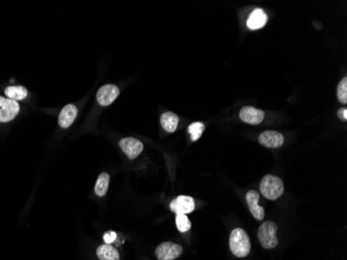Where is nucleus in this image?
I'll use <instances>...</instances> for the list:
<instances>
[{"label":"nucleus","instance_id":"f257e3e1","mask_svg":"<svg viewBox=\"0 0 347 260\" xmlns=\"http://www.w3.org/2000/svg\"><path fill=\"white\" fill-rule=\"evenodd\" d=\"M230 249L237 257H246L249 254L250 241L248 233L241 228H236L231 232Z\"/></svg>","mask_w":347,"mask_h":260},{"label":"nucleus","instance_id":"f03ea898","mask_svg":"<svg viewBox=\"0 0 347 260\" xmlns=\"http://www.w3.org/2000/svg\"><path fill=\"white\" fill-rule=\"evenodd\" d=\"M260 190L268 200H276L284 193V183L279 177L266 175L262 178L261 183H260Z\"/></svg>","mask_w":347,"mask_h":260},{"label":"nucleus","instance_id":"7ed1b4c3","mask_svg":"<svg viewBox=\"0 0 347 260\" xmlns=\"http://www.w3.org/2000/svg\"><path fill=\"white\" fill-rule=\"evenodd\" d=\"M277 226L271 221L264 222L259 228L258 238L264 249H273L279 244L276 237Z\"/></svg>","mask_w":347,"mask_h":260},{"label":"nucleus","instance_id":"20e7f679","mask_svg":"<svg viewBox=\"0 0 347 260\" xmlns=\"http://www.w3.org/2000/svg\"><path fill=\"white\" fill-rule=\"evenodd\" d=\"M182 253H183V248L170 241L162 242L156 249V256L158 260H175Z\"/></svg>","mask_w":347,"mask_h":260},{"label":"nucleus","instance_id":"39448f33","mask_svg":"<svg viewBox=\"0 0 347 260\" xmlns=\"http://www.w3.org/2000/svg\"><path fill=\"white\" fill-rule=\"evenodd\" d=\"M120 90L117 85L105 84L98 90L97 101L102 106H108L118 98Z\"/></svg>","mask_w":347,"mask_h":260},{"label":"nucleus","instance_id":"423d86ee","mask_svg":"<svg viewBox=\"0 0 347 260\" xmlns=\"http://www.w3.org/2000/svg\"><path fill=\"white\" fill-rule=\"evenodd\" d=\"M171 210L176 214H186L195 210V200L188 196H179L175 200H173L171 205Z\"/></svg>","mask_w":347,"mask_h":260},{"label":"nucleus","instance_id":"0eeeda50","mask_svg":"<svg viewBox=\"0 0 347 260\" xmlns=\"http://www.w3.org/2000/svg\"><path fill=\"white\" fill-rule=\"evenodd\" d=\"M121 149L127 155L129 159H134L140 155L144 149V145L141 141L133 137H125L120 142Z\"/></svg>","mask_w":347,"mask_h":260},{"label":"nucleus","instance_id":"6e6552de","mask_svg":"<svg viewBox=\"0 0 347 260\" xmlns=\"http://www.w3.org/2000/svg\"><path fill=\"white\" fill-rule=\"evenodd\" d=\"M239 116L242 122L250 125H258L264 120L265 114L261 109H257L253 106H245L241 108Z\"/></svg>","mask_w":347,"mask_h":260},{"label":"nucleus","instance_id":"1a4fd4ad","mask_svg":"<svg viewBox=\"0 0 347 260\" xmlns=\"http://www.w3.org/2000/svg\"><path fill=\"white\" fill-rule=\"evenodd\" d=\"M259 143L267 148H280L284 144V136L274 130H267L259 135Z\"/></svg>","mask_w":347,"mask_h":260},{"label":"nucleus","instance_id":"9d476101","mask_svg":"<svg viewBox=\"0 0 347 260\" xmlns=\"http://www.w3.org/2000/svg\"><path fill=\"white\" fill-rule=\"evenodd\" d=\"M259 199L260 196L256 190L251 189L247 194V202L249 208V211L251 212V214H253V216L256 220L261 221L264 219L265 211L263 209V207L259 205Z\"/></svg>","mask_w":347,"mask_h":260},{"label":"nucleus","instance_id":"9b49d317","mask_svg":"<svg viewBox=\"0 0 347 260\" xmlns=\"http://www.w3.org/2000/svg\"><path fill=\"white\" fill-rule=\"evenodd\" d=\"M20 110L19 103L12 100L7 99L6 102L3 104L2 107H0V122H8V121H12Z\"/></svg>","mask_w":347,"mask_h":260},{"label":"nucleus","instance_id":"f8f14e48","mask_svg":"<svg viewBox=\"0 0 347 260\" xmlns=\"http://www.w3.org/2000/svg\"><path fill=\"white\" fill-rule=\"evenodd\" d=\"M78 114L77 107L74 105V104H68L66 105L62 111H60L59 117H58V124L62 128H68L70 127L74 120L76 119Z\"/></svg>","mask_w":347,"mask_h":260},{"label":"nucleus","instance_id":"ddd939ff","mask_svg":"<svg viewBox=\"0 0 347 260\" xmlns=\"http://www.w3.org/2000/svg\"><path fill=\"white\" fill-rule=\"evenodd\" d=\"M267 22V15L261 8H257L251 13L248 19V27L251 30L262 28Z\"/></svg>","mask_w":347,"mask_h":260},{"label":"nucleus","instance_id":"4468645a","mask_svg":"<svg viewBox=\"0 0 347 260\" xmlns=\"http://www.w3.org/2000/svg\"><path fill=\"white\" fill-rule=\"evenodd\" d=\"M160 123L162 128L166 130V131L175 132L179 123V118L176 114H174L172 111L163 112L160 117Z\"/></svg>","mask_w":347,"mask_h":260},{"label":"nucleus","instance_id":"2eb2a0df","mask_svg":"<svg viewBox=\"0 0 347 260\" xmlns=\"http://www.w3.org/2000/svg\"><path fill=\"white\" fill-rule=\"evenodd\" d=\"M97 256L100 260H120L118 250L111 245H102L97 250Z\"/></svg>","mask_w":347,"mask_h":260},{"label":"nucleus","instance_id":"dca6fc26","mask_svg":"<svg viewBox=\"0 0 347 260\" xmlns=\"http://www.w3.org/2000/svg\"><path fill=\"white\" fill-rule=\"evenodd\" d=\"M5 95L8 99L19 101L25 99V97L27 96V90L22 85H12L7 86L5 89Z\"/></svg>","mask_w":347,"mask_h":260},{"label":"nucleus","instance_id":"f3484780","mask_svg":"<svg viewBox=\"0 0 347 260\" xmlns=\"http://www.w3.org/2000/svg\"><path fill=\"white\" fill-rule=\"evenodd\" d=\"M108 185H109V175L107 173H102V174H100V176L98 177L96 185H95V193H96V195L99 197L105 196L108 190Z\"/></svg>","mask_w":347,"mask_h":260},{"label":"nucleus","instance_id":"a211bd4d","mask_svg":"<svg viewBox=\"0 0 347 260\" xmlns=\"http://www.w3.org/2000/svg\"><path fill=\"white\" fill-rule=\"evenodd\" d=\"M205 130V125L202 122H196L193 123L188 127V132L190 134V138H192L193 142L198 141L199 137L202 136L203 132Z\"/></svg>","mask_w":347,"mask_h":260},{"label":"nucleus","instance_id":"6ab92c4d","mask_svg":"<svg viewBox=\"0 0 347 260\" xmlns=\"http://www.w3.org/2000/svg\"><path fill=\"white\" fill-rule=\"evenodd\" d=\"M176 225L180 232H186L192 227L186 214H176Z\"/></svg>","mask_w":347,"mask_h":260},{"label":"nucleus","instance_id":"aec40b11","mask_svg":"<svg viewBox=\"0 0 347 260\" xmlns=\"http://www.w3.org/2000/svg\"><path fill=\"white\" fill-rule=\"evenodd\" d=\"M337 95L338 99L343 104L347 103V78H343L340 81L339 85H338L337 90Z\"/></svg>","mask_w":347,"mask_h":260},{"label":"nucleus","instance_id":"412c9836","mask_svg":"<svg viewBox=\"0 0 347 260\" xmlns=\"http://www.w3.org/2000/svg\"><path fill=\"white\" fill-rule=\"evenodd\" d=\"M116 238H117V233L114 231L107 232V233L104 234V236H103L104 241H105V244H107V245L112 244V242L116 240Z\"/></svg>","mask_w":347,"mask_h":260},{"label":"nucleus","instance_id":"4be33fe9","mask_svg":"<svg viewBox=\"0 0 347 260\" xmlns=\"http://www.w3.org/2000/svg\"><path fill=\"white\" fill-rule=\"evenodd\" d=\"M338 116H339V118H341L342 120L346 121L347 120V109L341 108V109L338 110Z\"/></svg>","mask_w":347,"mask_h":260},{"label":"nucleus","instance_id":"5701e85b","mask_svg":"<svg viewBox=\"0 0 347 260\" xmlns=\"http://www.w3.org/2000/svg\"><path fill=\"white\" fill-rule=\"evenodd\" d=\"M6 100H7L6 98L0 96V107H2V106H3V104L6 102Z\"/></svg>","mask_w":347,"mask_h":260}]
</instances>
